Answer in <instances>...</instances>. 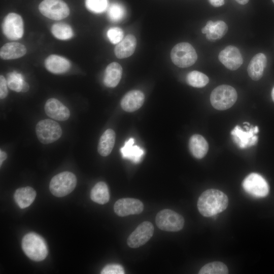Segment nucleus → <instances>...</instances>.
Here are the masks:
<instances>
[{
    "instance_id": "1",
    "label": "nucleus",
    "mask_w": 274,
    "mask_h": 274,
    "mask_svg": "<svg viewBox=\"0 0 274 274\" xmlns=\"http://www.w3.org/2000/svg\"><path fill=\"white\" fill-rule=\"evenodd\" d=\"M228 204V197L224 193L210 189L204 191L199 197L197 208L203 216L209 217L224 211Z\"/></svg>"
},
{
    "instance_id": "2",
    "label": "nucleus",
    "mask_w": 274,
    "mask_h": 274,
    "mask_svg": "<svg viewBox=\"0 0 274 274\" xmlns=\"http://www.w3.org/2000/svg\"><path fill=\"white\" fill-rule=\"evenodd\" d=\"M22 248L25 254L34 261H42L48 254L46 242L36 233L30 232L24 235L22 241Z\"/></svg>"
},
{
    "instance_id": "3",
    "label": "nucleus",
    "mask_w": 274,
    "mask_h": 274,
    "mask_svg": "<svg viewBox=\"0 0 274 274\" xmlns=\"http://www.w3.org/2000/svg\"><path fill=\"white\" fill-rule=\"evenodd\" d=\"M237 97V92L233 87L228 85H221L212 91L210 101L215 109L225 110L234 104Z\"/></svg>"
},
{
    "instance_id": "4",
    "label": "nucleus",
    "mask_w": 274,
    "mask_h": 274,
    "mask_svg": "<svg viewBox=\"0 0 274 274\" xmlns=\"http://www.w3.org/2000/svg\"><path fill=\"white\" fill-rule=\"evenodd\" d=\"M170 58L172 62L180 67L192 65L197 59V55L193 47L187 42L176 44L172 49Z\"/></svg>"
},
{
    "instance_id": "5",
    "label": "nucleus",
    "mask_w": 274,
    "mask_h": 274,
    "mask_svg": "<svg viewBox=\"0 0 274 274\" xmlns=\"http://www.w3.org/2000/svg\"><path fill=\"white\" fill-rule=\"evenodd\" d=\"M77 184L75 175L70 172H63L54 176L49 184L51 192L56 197H63L75 189Z\"/></svg>"
},
{
    "instance_id": "6",
    "label": "nucleus",
    "mask_w": 274,
    "mask_h": 274,
    "mask_svg": "<svg viewBox=\"0 0 274 274\" xmlns=\"http://www.w3.org/2000/svg\"><path fill=\"white\" fill-rule=\"evenodd\" d=\"M36 132L41 143L48 144L59 139L61 136L62 131L57 122L47 119L42 120L37 123Z\"/></svg>"
},
{
    "instance_id": "7",
    "label": "nucleus",
    "mask_w": 274,
    "mask_h": 274,
    "mask_svg": "<svg viewBox=\"0 0 274 274\" xmlns=\"http://www.w3.org/2000/svg\"><path fill=\"white\" fill-rule=\"evenodd\" d=\"M155 222L160 229L166 231H178L184 225L183 216L169 209L159 211L156 216Z\"/></svg>"
},
{
    "instance_id": "8",
    "label": "nucleus",
    "mask_w": 274,
    "mask_h": 274,
    "mask_svg": "<svg viewBox=\"0 0 274 274\" xmlns=\"http://www.w3.org/2000/svg\"><path fill=\"white\" fill-rule=\"evenodd\" d=\"M41 13L44 16L55 20H60L70 14V9L62 0H44L39 6Z\"/></svg>"
},
{
    "instance_id": "9",
    "label": "nucleus",
    "mask_w": 274,
    "mask_h": 274,
    "mask_svg": "<svg viewBox=\"0 0 274 274\" xmlns=\"http://www.w3.org/2000/svg\"><path fill=\"white\" fill-rule=\"evenodd\" d=\"M242 186L245 191L255 197H264L269 192V186L260 175L251 173L243 180Z\"/></svg>"
},
{
    "instance_id": "10",
    "label": "nucleus",
    "mask_w": 274,
    "mask_h": 274,
    "mask_svg": "<svg viewBox=\"0 0 274 274\" xmlns=\"http://www.w3.org/2000/svg\"><path fill=\"white\" fill-rule=\"evenodd\" d=\"M246 130H244L239 126L236 125L231 132L234 143L241 149H245L255 145L258 141L256 135L258 131L257 126L249 127L245 126Z\"/></svg>"
},
{
    "instance_id": "11",
    "label": "nucleus",
    "mask_w": 274,
    "mask_h": 274,
    "mask_svg": "<svg viewBox=\"0 0 274 274\" xmlns=\"http://www.w3.org/2000/svg\"><path fill=\"white\" fill-rule=\"evenodd\" d=\"M2 30L5 36L10 40H17L21 38L24 32L21 17L15 13L8 14L4 19Z\"/></svg>"
},
{
    "instance_id": "12",
    "label": "nucleus",
    "mask_w": 274,
    "mask_h": 274,
    "mask_svg": "<svg viewBox=\"0 0 274 274\" xmlns=\"http://www.w3.org/2000/svg\"><path fill=\"white\" fill-rule=\"evenodd\" d=\"M154 227L149 221H144L139 224L128 236L127 243L132 248H139L146 244L153 236Z\"/></svg>"
},
{
    "instance_id": "13",
    "label": "nucleus",
    "mask_w": 274,
    "mask_h": 274,
    "mask_svg": "<svg viewBox=\"0 0 274 274\" xmlns=\"http://www.w3.org/2000/svg\"><path fill=\"white\" fill-rule=\"evenodd\" d=\"M115 213L120 217L141 214L144 210V204L138 199L124 198L118 200L114 206Z\"/></svg>"
},
{
    "instance_id": "14",
    "label": "nucleus",
    "mask_w": 274,
    "mask_h": 274,
    "mask_svg": "<svg viewBox=\"0 0 274 274\" xmlns=\"http://www.w3.org/2000/svg\"><path fill=\"white\" fill-rule=\"evenodd\" d=\"M219 61L228 69L235 71L238 69L243 63L242 54L235 46H228L219 54Z\"/></svg>"
},
{
    "instance_id": "15",
    "label": "nucleus",
    "mask_w": 274,
    "mask_h": 274,
    "mask_svg": "<svg viewBox=\"0 0 274 274\" xmlns=\"http://www.w3.org/2000/svg\"><path fill=\"white\" fill-rule=\"evenodd\" d=\"M46 114L55 120L63 121L67 120L70 116L69 109L58 99L51 98L45 105Z\"/></svg>"
},
{
    "instance_id": "16",
    "label": "nucleus",
    "mask_w": 274,
    "mask_h": 274,
    "mask_svg": "<svg viewBox=\"0 0 274 274\" xmlns=\"http://www.w3.org/2000/svg\"><path fill=\"white\" fill-rule=\"evenodd\" d=\"M145 101L144 94L140 90H133L126 93L121 101V107L127 112H132L140 109Z\"/></svg>"
},
{
    "instance_id": "17",
    "label": "nucleus",
    "mask_w": 274,
    "mask_h": 274,
    "mask_svg": "<svg viewBox=\"0 0 274 274\" xmlns=\"http://www.w3.org/2000/svg\"><path fill=\"white\" fill-rule=\"evenodd\" d=\"M228 30L227 24L223 21L213 22L209 20L201 29L202 33L206 34L207 39L212 42L221 39Z\"/></svg>"
},
{
    "instance_id": "18",
    "label": "nucleus",
    "mask_w": 274,
    "mask_h": 274,
    "mask_svg": "<svg viewBox=\"0 0 274 274\" xmlns=\"http://www.w3.org/2000/svg\"><path fill=\"white\" fill-rule=\"evenodd\" d=\"M267 63L265 54L259 53L251 59L248 65L247 72L249 77L254 81L260 80L263 74Z\"/></svg>"
},
{
    "instance_id": "19",
    "label": "nucleus",
    "mask_w": 274,
    "mask_h": 274,
    "mask_svg": "<svg viewBox=\"0 0 274 274\" xmlns=\"http://www.w3.org/2000/svg\"><path fill=\"white\" fill-rule=\"evenodd\" d=\"M46 69L55 74H63L67 72L71 67V63L66 58L57 55H50L45 61Z\"/></svg>"
},
{
    "instance_id": "20",
    "label": "nucleus",
    "mask_w": 274,
    "mask_h": 274,
    "mask_svg": "<svg viewBox=\"0 0 274 274\" xmlns=\"http://www.w3.org/2000/svg\"><path fill=\"white\" fill-rule=\"evenodd\" d=\"M136 46L135 37L133 35H128L116 45L114 49L115 54L120 59L128 57L134 53Z\"/></svg>"
},
{
    "instance_id": "21",
    "label": "nucleus",
    "mask_w": 274,
    "mask_h": 274,
    "mask_svg": "<svg viewBox=\"0 0 274 274\" xmlns=\"http://www.w3.org/2000/svg\"><path fill=\"white\" fill-rule=\"evenodd\" d=\"M122 74V68L120 64L113 62L106 67L104 76V83L110 88L115 87L119 83Z\"/></svg>"
},
{
    "instance_id": "22",
    "label": "nucleus",
    "mask_w": 274,
    "mask_h": 274,
    "mask_svg": "<svg viewBox=\"0 0 274 274\" xmlns=\"http://www.w3.org/2000/svg\"><path fill=\"white\" fill-rule=\"evenodd\" d=\"M26 53L25 46L17 42L8 43L3 45L0 50L1 57L5 60L20 58Z\"/></svg>"
},
{
    "instance_id": "23",
    "label": "nucleus",
    "mask_w": 274,
    "mask_h": 274,
    "mask_svg": "<svg viewBox=\"0 0 274 274\" xmlns=\"http://www.w3.org/2000/svg\"><path fill=\"white\" fill-rule=\"evenodd\" d=\"M190 151L197 159H201L207 154L209 145L206 140L202 135L194 134L191 136L189 142Z\"/></svg>"
},
{
    "instance_id": "24",
    "label": "nucleus",
    "mask_w": 274,
    "mask_h": 274,
    "mask_svg": "<svg viewBox=\"0 0 274 274\" xmlns=\"http://www.w3.org/2000/svg\"><path fill=\"white\" fill-rule=\"evenodd\" d=\"M134 143V139L130 138L120 149V152L124 158L129 159L134 163H139L144 154V151L138 146L133 145Z\"/></svg>"
},
{
    "instance_id": "25",
    "label": "nucleus",
    "mask_w": 274,
    "mask_h": 274,
    "mask_svg": "<svg viewBox=\"0 0 274 274\" xmlns=\"http://www.w3.org/2000/svg\"><path fill=\"white\" fill-rule=\"evenodd\" d=\"M36 196V191L28 186L17 189L14 196L16 202L21 209L29 207L34 201Z\"/></svg>"
},
{
    "instance_id": "26",
    "label": "nucleus",
    "mask_w": 274,
    "mask_h": 274,
    "mask_svg": "<svg viewBox=\"0 0 274 274\" xmlns=\"http://www.w3.org/2000/svg\"><path fill=\"white\" fill-rule=\"evenodd\" d=\"M116 139L115 131L112 129H107L100 136L97 147L99 154L102 156H108L112 151Z\"/></svg>"
},
{
    "instance_id": "27",
    "label": "nucleus",
    "mask_w": 274,
    "mask_h": 274,
    "mask_svg": "<svg viewBox=\"0 0 274 274\" xmlns=\"http://www.w3.org/2000/svg\"><path fill=\"white\" fill-rule=\"evenodd\" d=\"M90 197L92 201L101 204L107 203L110 194L107 185L104 182L97 183L91 189Z\"/></svg>"
},
{
    "instance_id": "28",
    "label": "nucleus",
    "mask_w": 274,
    "mask_h": 274,
    "mask_svg": "<svg viewBox=\"0 0 274 274\" xmlns=\"http://www.w3.org/2000/svg\"><path fill=\"white\" fill-rule=\"evenodd\" d=\"M51 32L57 39L67 40L71 39L74 32L72 27L65 23H56L51 27Z\"/></svg>"
},
{
    "instance_id": "29",
    "label": "nucleus",
    "mask_w": 274,
    "mask_h": 274,
    "mask_svg": "<svg viewBox=\"0 0 274 274\" xmlns=\"http://www.w3.org/2000/svg\"><path fill=\"white\" fill-rule=\"evenodd\" d=\"M186 81L189 85L192 87L201 88L208 84L209 79L203 73L199 71H193L187 74Z\"/></svg>"
},
{
    "instance_id": "30",
    "label": "nucleus",
    "mask_w": 274,
    "mask_h": 274,
    "mask_svg": "<svg viewBox=\"0 0 274 274\" xmlns=\"http://www.w3.org/2000/svg\"><path fill=\"white\" fill-rule=\"evenodd\" d=\"M228 270L226 265L219 261H214L206 264L199 270V274H226Z\"/></svg>"
},
{
    "instance_id": "31",
    "label": "nucleus",
    "mask_w": 274,
    "mask_h": 274,
    "mask_svg": "<svg viewBox=\"0 0 274 274\" xmlns=\"http://www.w3.org/2000/svg\"><path fill=\"white\" fill-rule=\"evenodd\" d=\"M126 14L125 7L118 2L112 3L108 8V16L113 22H119L122 20Z\"/></svg>"
},
{
    "instance_id": "32",
    "label": "nucleus",
    "mask_w": 274,
    "mask_h": 274,
    "mask_svg": "<svg viewBox=\"0 0 274 274\" xmlns=\"http://www.w3.org/2000/svg\"><path fill=\"white\" fill-rule=\"evenodd\" d=\"M25 82L22 75L18 73L13 72L7 75V85L10 89L16 92H21Z\"/></svg>"
},
{
    "instance_id": "33",
    "label": "nucleus",
    "mask_w": 274,
    "mask_h": 274,
    "mask_svg": "<svg viewBox=\"0 0 274 274\" xmlns=\"http://www.w3.org/2000/svg\"><path fill=\"white\" fill-rule=\"evenodd\" d=\"M87 9L94 13H101L104 12L108 5V0H85Z\"/></svg>"
},
{
    "instance_id": "34",
    "label": "nucleus",
    "mask_w": 274,
    "mask_h": 274,
    "mask_svg": "<svg viewBox=\"0 0 274 274\" xmlns=\"http://www.w3.org/2000/svg\"><path fill=\"white\" fill-rule=\"evenodd\" d=\"M109 41L113 44H117L123 39L124 33L122 29L118 27L110 28L107 33Z\"/></svg>"
},
{
    "instance_id": "35",
    "label": "nucleus",
    "mask_w": 274,
    "mask_h": 274,
    "mask_svg": "<svg viewBox=\"0 0 274 274\" xmlns=\"http://www.w3.org/2000/svg\"><path fill=\"white\" fill-rule=\"evenodd\" d=\"M101 274H124L123 267L120 264H112L106 265L101 271Z\"/></svg>"
},
{
    "instance_id": "36",
    "label": "nucleus",
    "mask_w": 274,
    "mask_h": 274,
    "mask_svg": "<svg viewBox=\"0 0 274 274\" xmlns=\"http://www.w3.org/2000/svg\"><path fill=\"white\" fill-rule=\"evenodd\" d=\"M7 82L5 78L3 76H0V98L4 99L8 95Z\"/></svg>"
},
{
    "instance_id": "37",
    "label": "nucleus",
    "mask_w": 274,
    "mask_h": 274,
    "mask_svg": "<svg viewBox=\"0 0 274 274\" xmlns=\"http://www.w3.org/2000/svg\"><path fill=\"white\" fill-rule=\"evenodd\" d=\"M210 3L214 7H218L224 5V0H209Z\"/></svg>"
},
{
    "instance_id": "38",
    "label": "nucleus",
    "mask_w": 274,
    "mask_h": 274,
    "mask_svg": "<svg viewBox=\"0 0 274 274\" xmlns=\"http://www.w3.org/2000/svg\"><path fill=\"white\" fill-rule=\"evenodd\" d=\"M7 158V154L2 150H0V165H2L3 162Z\"/></svg>"
},
{
    "instance_id": "39",
    "label": "nucleus",
    "mask_w": 274,
    "mask_h": 274,
    "mask_svg": "<svg viewBox=\"0 0 274 274\" xmlns=\"http://www.w3.org/2000/svg\"><path fill=\"white\" fill-rule=\"evenodd\" d=\"M29 86L27 82H25L23 86L21 92H27L29 90Z\"/></svg>"
},
{
    "instance_id": "40",
    "label": "nucleus",
    "mask_w": 274,
    "mask_h": 274,
    "mask_svg": "<svg viewBox=\"0 0 274 274\" xmlns=\"http://www.w3.org/2000/svg\"><path fill=\"white\" fill-rule=\"evenodd\" d=\"M237 3L241 5H245L248 3L249 0H235Z\"/></svg>"
},
{
    "instance_id": "41",
    "label": "nucleus",
    "mask_w": 274,
    "mask_h": 274,
    "mask_svg": "<svg viewBox=\"0 0 274 274\" xmlns=\"http://www.w3.org/2000/svg\"><path fill=\"white\" fill-rule=\"evenodd\" d=\"M271 97L272 99L274 102V87H273L272 91H271Z\"/></svg>"
},
{
    "instance_id": "42",
    "label": "nucleus",
    "mask_w": 274,
    "mask_h": 274,
    "mask_svg": "<svg viewBox=\"0 0 274 274\" xmlns=\"http://www.w3.org/2000/svg\"><path fill=\"white\" fill-rule=\"evenodd\" d=\"M272 2L274 3V0H272Z\"/></svg>"
}]
</instances>
